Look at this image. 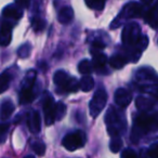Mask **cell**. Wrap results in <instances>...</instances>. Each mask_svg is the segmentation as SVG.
Masks as SVG:
<instances>
[{"label": "cell", "mask_w": 158, "mask_h": 158, "mask_svg": "<svg viewBox=\"0 0 158 158\" xmlns=\"http://www.w3.org/2000/svg\"><path fill=\"white\" fill-rule=\"evenodd\" d=\"M120 158H138L136 153L131 148H126L125 151H123L120 155Z\"/></svg>", "instance_id": "31"}, {"label": "cell", "mask_w": 158, "mask_h": 158, "mask_svg": "<svg viewBox=\"0 0 158 158\" xmlns=\"http://www.w3.org/2000/svg\"><path fill=\"white\" fill-rule=\"evenodd\" d=\"M31 26H33L35 31H41L46 27V21L41 20L39 18H35L31 21Z\"/></svg>", "instance_id": "27"}, {"label": "cell", "mask_w": 158, "mask_h": 158, "mask_svg": "<svg viewBox=\"0 0 158 158\" xmlns=\"http://www.w3.org/2000/svg\"><path fill=\"white\" fill-rule=\"evenodd\" d=\"M14 104L12 103L10 100H5V101L1 103V106H0V117L1 119L6 120L8 119L14 112Z\"/></svg>", "instance_id": "15"}, {"label": "cell", "mask_w": 158, "mask_h": 158, "mask_svg": "<svg viewBox=\"0 0 158 158\" xmlns=\"http://www.w3.org/2000/svg\"><path fill=\"white\" fill-rule=\"evenodd\" d=\"M143 13V8L138 2H129L123 7L119 18L123 19H132V18H139Z\"/></svg>", "instance_id": "9"}, {"label": "cell", "mask_w": 158, "mask_h": 158, "mask_svg": "<svg viewBox=\"0 0 158 158\" xmlns=\"http://www.w3.org/2000/svg\"><path fill=\"white\" fill-rule=\"evenodd\" d=\"M31 47L29 44H23L22 47H20V49L18 50V54L20 57L24 59V57H27L31 53Z\"/></svg>", "instance_id": "28"}, {"label": "cell", "mask_w": 158, "mask_h": 158, "mask_svg": "<svg viewBox=\"0 0 158 158\" xmlns=\"http://www.w3.org/2000/svg\"><path fill=\"white\" fill-rule=\"evenodd\" d=\"M66 114V105L62 102H57L55 106V119L60 120L62 119Z\"/></svg>", "instance_id": "26"}, {"label": "cell", "mask_w": 158, "mask_h": 158, "mask_svg": "<svg viewBox=\"0 0 158 158\" xmlns=\"http://www.w3.org/2000/svg\"><path fill=\"white\" fill-rule=\"evenodd\" d=\"M141 1H142V2L144 3V5H149V3L153 2L154 0H141Z\"/></svg>", "instance_id": "36"}, {"label": "cell", "mask_w": 158, "mask_h": 158, "mask_svg": "<svg viewBox=\"0 0 158 158\" xmlns=\"http://www.w3.org/2000/svg\"><path fill=\"white\" fill-rule=\"evenodd\" d=\"M79 88L84 92H89L94 88V80L90 75H85L80 81H79Z\"/></svg>", "instance_id": "18"}, {"label": "cell", "mask_w": 158, "mask_h": 158, "mask_svg": "<svg viewBox=\"0 0 158 158\" xmlns=\"http://www.w3.org/2000/svg\"><path fill=\"white\" fill-rule=\"evenodd\" d=\"M85 1H86V5L90 9L98 10V11L103 9L106 2V0H85Z\"/></svg>", "instance_id": "24"}, {"label": "cell", "mask_w": 158, "mask_h": 158, "mask_svg": "<svg viewBox=\"0 0 158 158\" xmlns=\"http://www.w3.org/2000/svg\"><path fill=\"white\" fill-rule=\"evenodd\" d=\"M154 76H155L154 70L149 67H143V68H141V69H139L138 73H136V78L140 79V80L152 79Z\"/></svg>", "instance_id": "21"}, {"label": "cell", "mask_w": 158, "mask_h": 158, "mask_svg": "<svg viewBox=\"0 0 158 158\" xmlns=\"http://www.w3.org/2000/svg\"><path fill=\"white\" fill-rule=\"evenodd\" d=\"M105 48V44H103L102 41L100 40H95L94 42L92 44V50L91 51H101Z\"/></svg>", "instance_id": "32"}, {"label": "cell", "mask_w": 158, "mask_h": 158, "mask_svg": "<svg viewBox=\"0 0 158 158\" xmlns=\"http://www.w3.org/2000/svg\"><path fill=\"white\" fill-rule=\"evenodd\" d=\"M152 94H153L156 99H158V86H156L155 88L152 90Z\"/></svg>", "instance_id": "35"}, {"label": "cell", "mask_w": 158, "mask_h": 158, "mask_svg": "<svg viewBox=\"0 0 158 158\" xmlns=\"http://www.w3.org/2000/svg\"><path fill=\"white\" fill-rule=\"evenodd\" d=\"M2 15L7 19H13V20H20L23 15V12L20 8H16L14 6H8L3 9Z\"/></svg>", "instance_id": "16"}, {"label": "cell", "mask_w": 158, "mask_h": 158, "mask_svg": "<svg viewBox=\"0 0 158 158\" xmlns=\"http://www.w3.org/2000/svg\"><path fill=\"white\" fill-rule=\"evenodd\" d=\"M8 131V125H1L0 126V142H3L6 140Z\"/></svg>", "instance_id": "34"}, {"label": "cell", "mask_w": 158, "mask_h": 158, "mask_svg": "<svg viewBox=\"0 0 158 158\" xmlns=\"http://www.w3.org/2000/svg\"><path fill=\"white\" fill-rule=\"evenodd\" d=\"M12 39V25L5 22L0 28V46L7 47Z\"/></svg>", "instance_id": "11"}, {"label": "cell", "mask_w": 158, "mask_h": 158, "mask_svg": "<svg viewBox=\"0 0 158 158\" xmlns=\"http://www.w3.org/2000/svg\"><path fill=\"white\" fill-rule=\"evenodd\" d=\"M24 158H35L34 156H31V155H28V156H26V157H24Z\"/></svg>", "instance_id": "37"}, {"label": "cell", "mask_w": 158, "mask_h": 158, "mask_svg": "<svg viewBox=\"0 0 158 158\" xmlns=\"http://www.w3.org/2000/svg\"><path fill=\"white\" fill-rule=\"evenodd\" d=\"M136 107H138L139 110H142L143 113H145L146 110H152L154 106V102L149 99H146V98H143V97H139L136 99Z\"/></svg>", "instance_id": "20"}, {"label": "cell", "mask_w": 158, "mask_h": 158, "mask_svg": "<svg viewBox=\"0 0 158 158\" xmlns=\"http://www.w3.org/2000/svg\"><path fill=\"white\" fill-rule=\"evenodd\" d=\"M33 149L38 156H44V153H46V145L41 142H36L35 144L33 145Z\"/></svg>", "instance_id": "29"}, {"label": "cell", "mask_w": 158, "mask_h": 158, "mask_svg": "<svg viewBox=\"0 0 158 158\" xmlns=\"http://www.w3.org/2000/svg\"><path fill=\"white\" fill-rule=\"evenodd\" d=\"M15 5L18 6L20 9H25V8L29 7L31 0H15Z\"/></svg>", "instance_id": "33"}, {"label": "cell", "mask_w": 158, "mask_h": 158, "mask_svg": "<svg viewBox=\"0 0 158 158\" xmlns=\"http://www.w3.org/2000/svg\"><path fill=\"white\" fill-rule=\"evenodd\" d=\"M148 155L151 158H158V142H155L149 146Z\"/></svg>", "instance_id": "30"}, {"label": "cell", "mask_w": 158, "mask_h": 158, "mask_svg": "<svg viewBox=\"0 0 158 158\" xmlns=\"http://www.w3.org/2000/svg\"><path fill=\"white\" fill-rule=\"evenodd\" d=\"M141 28L136 23H130L126 25L123 31V42L128 47H135L141 38Z\"/></svg>", "instance_id": "5"}, {"label": "cell", "mask_w": 158, "mask_h": 158, "mask_svg": "<svg viewBox=\"0 0 158 158\" xmlns=\"http://www.w3.org/2000/svg\"><path fill=\"white\" fill-rule=\"evenodd\" d=\"M145 22L151 24V26H158V5L152 8L145 15Z\"/></svg>", "instance_id": "19"}, {"label": "cell", "mask_w": 158, "mask_h": 158, "mask_svg": "<svg viewBox=\"0 0 158 158\" xmlns=\"http://www.w3.org/2000/svg\"><path fill=\"white\" fill-rule=\"evenodd\" d=\"M123 147V140L119 136H113L112 141L110 142V149L113 153H118Z\"/></svg>", "instance_id": "23"}, {"label": "cell", "mask_w": 158, "mask_h": 158, "mask_svg": "<svg viewBox=\"0 0 158 158\" xmlns=\"http://www.w3.org/2000/svg\"><path fill=\"white\" fill-rule=\"evenodd\" d=\"M92 53V65L95 69H102V68L105 67L106 61H107V57L104 53H102L101 51H91Z\"/></svg>", "instance_id": "13"}, {"label": "cell", "mask_w": 158, "mask_h": 158, "mask_svg": "<svg viewBox=\"0 0 158 158\" xmlns=\"http://www.w3.org/2000/svg\"><path fill=\"white\" fill-rule=\"evenodd\" d=\"M105 123H107V131L110 136H119L123 126H121V120L119 118V114L117 113L116 110L110 108L106 114Z\"/></svg>", "instance_id": "7"}, {"label": "cell", "mask_w": 158, "mask_h": 158, "mask_svg": "<svg viewBox=\"0 0 158 158\" xmlns=\"http://www.w3.org/2000/svg\"><path fill=\"white\" fill-rule=\"evenodd\" d=\"M55 106L56 103L54 102V100L50 97L49 94H47V98L44 102V118H46V123L48 126H51L54 123L55 119Z\"/></svg>", "instance_id": "8"}, {"label": "cell", "mask_w": 158, "mask_h": 158, "mask_svg": "<svg viewBox=\"0 0 158 158\" xmlns=\"http://www.w3.org/2000/svg\"><path fill=\"white\" fill-rule=\"evenodd\" d=\"M74 19V11L70 7H64L59 11L57 20L62 24H68Z\"/></svg>", "instance_id": "14"}, {"label": "cell", "mask_w": 158, "mask_h": 158, "mask_svg": "<svg viewBox=\"0 0 158 158\" xmlns=\"http://www.w3.org/2000/svg\"><path fill=\"white\" fill-rule=\"evenodd\" d=\"M36 72L33 69H31L28 73L26 74V77L24 79V82H23L22 86V90L20 93V102L21 104H27L33 102L34 100V85L36 81Z\"/></svg>", "instance_id": "3"}, {"label": "cell", "mask_w": 158, "mask_h": 158, "mask_svg": "<svg viewBox=\"0 0 158 158\" xmlns=\"http://www.w3.org/2000/svg\"><path fill=\"white\" fill-rule=\"evenodd\" d=\"M78 70L84 75H89L93 70L92 62L89 60H82L78 65Z\"/></svg>", "instance_id": "22"}, {"label": "cell", "mask_w": 158, "mask_h": 158, "mask_svg": "<svg viewBox=\"0 0 158 158\" xmlns=\"http://www.w3.org/2000/svg\"><path fill=\"white\" fill-rule=\"evenodd\" d=\"M158 127V113L155 115H147L146 113H141L134 120L133 140L136 141L142 134Z\"/></svg>", "instance_id": "1"}, {"label": "cell", "mask_w": 158, "mask_h": 158, "mask_svg": "<svg viewBox=\"0 0 158 158\" xmlns=\"http://www.w3.org/2000/svg\"><path fill=\"white\" fill-rule=\"evenodd\" d=\"M128 57L123 54H115L110 59V65L115 69H120L127 64Z\"/></svg>", "instance_id": "17"}, {"label": "cell", "mask_w": 158, "mask_h": 158, "mask_svg": "<svg viewBox=\"0 0 158 158\" xmlns=\"http://www.w3.org/2000/svg\"><path fill=\"white\" fill-rule=\"evenodd\" d=\"M10 85V76L8 73H3L0 75V93H3L8 90Z\"/></svg>", "instance_id": "25"}, {"label": "cell", "mask_w": 158, "mask_h": 158, "mask_svg": "<svg viewBox=\"0 0 158 158\" xmlns=\"http://www.w3.org/2000/svg\"><path fill=\"white\" fill-rule=\"evenodd\" d=\"M106 102H107V93H106V91L103 88L97 90V92L93 95L92 100L90 101V104H89L90 115L93 118L99 116L100 113L104 110Z\"/></svg>", "instance_id": "4"}, {"label": "cell", "mask_w": 158, "mask_h": 158, "mask_svg": "<svg viewBox=\"0 0 158 158\" xmlns=\"http://www.w3.org/2000/svg\"><path fill=\"white\" fill-rule=\"evenodd\" d=\"M53 81L59 89L66 92H76L79 89V82L75 77H72L64 70H57L53 76Z\"/></svg>", "instance_id": "2"}, {"label": "cell", "mask_w": 158, "mask_h": 158, "mask_svg": "<svg viewBox=\"0 0 158 158\" xmlns=\"http://www.w3.org/2000/svg\"><path fill=\"white\" fill-rule=\"evenodd\" d=\"M86 142V136L82 131H75L73 133H68L64 136L62 144L67 151L74 152L76 149L80 148L85 145Z\"/></svg>", "instance_id": "6"}, {"label": "cell", "mask_w": 158, "mask_h": 158, "mask_svg": "<svg viewBox=\"0 0 158 158\" xmlns=\"http://www.w3.org/2000/svg\"><path fill=\"white\" fill-rule=\"evenodd\" d=\"M27 125L28 128L33 133H38L41 129V118L38 112L33 110L31 114L28 115V119H27Z\"/></svg>", "instance_id": "12"}, {"label": "cell", "mask_w": 158, "mask_h": 158, "mask_svg": "<svg viewBox=\"0 0 158 158\" xmlns=\"http://www.w3.org/2000/svg\"><path fill=\"white\" fill-rule=\"evenodd\" d=\"M132 101V94L127 89L120 88L115 92V102L120 107H127Z\"/></svg>", "instance_id": "10"}]
</instances>
